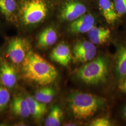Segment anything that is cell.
Masks as SVG:
<instances>
[{
  "mask_svg": "<svg viewBox=\"0 0 126 126\" xmlns=\"http://www.w3.org/2000/svg\"><path fill=\"white\" fill-rule=\"evenodd\" d=\"M16 0H0V10L7 18H10L16 10Z\"/></svg>",
  "mask_w": 126,
  "mask_h": 126,
  "instance_id": "obj_18",
  "label": "cell"
},
{
  "mask_svg": "<svg viewBox=\"0 0 126 126\" xmlns=\"http://www.w3.org/2000/svg\"><path fill=\"white\" fill-rule=\"evenodd\" d=\"M105 99L95 95L75 92L68 98L69 108L76 119L85 120L94 114L105 102Z\"/></svg>",
  "mask_w": 126,
  "mask_h": 126,
  "instance_id": "obj_2",
  "label": "cell"
},
{
  "mask_svg": "<svg viewBox=\"0 0 126 126\" xmlns=\"http://www.w3.org/2000/svg\"><path fill=\"white\" fill-rule=\"evenodd\" d=\"M108 73L107 60L100 57L80 68L77 72L76 77L86 84L98 85L106 81Z\"/></svg>",
  "mask_w": 126,
  "mask_h": 126,
  "instance_id": "obj_3",
  "label": "cell"
},
{
  "mask_svg": "<svg viewBox=\"0 0 126 126\" xmlns=\"http://www.w3.org/2000/svg\"><path fill=\"white\" fill-rule=\"evenodd\" d=\"M10 99V94L8 89L3 86H0V112H1Z\"/></svg>",
  "mask_w": 126,
  "mask_h": 126,
  "instance_id": "obj_21",
  "label": "cell"
},
{
  "mask_svg": "<svg viewBox=\"0 0 126 126\" xmlns=\"http://www.w3.org/2000/svg\"><path fill=\"white\" fill-rule=\"evenodd\" d=\"M47 12L44 0H24L20 10V18L24 25H31L44 20Z\"/></svg>",
  "mask_w": 126,
  "mask_h": 126,
  "instance_id": "obj_4",
  "label": "cell"
},
{
  "mask_svg": "<svg viewBox=\"0 0 126 126\" xmlns=\"http://www.w3.org/2000/svg\"><path fill=\"white\" fill-rule=\"evenodd\" d=\"M120 90L123 93L126 94V77L124 78L122 80L119 86Z\"/></svg>",
  "mask_w": 126,
  "mask_h": 126,
  "instance_id": "obj_24",
  "label": "cell"
},
{
  "mask_svg": "<svg viewBox=\"0 0 126 126\" xmlns=\"http://www.w3.org/2000/svg\"><path fill=\"white\" fill-rule=\"evenodd\" d=\"M63 112L62 109L58 106L51 108L45 122L46 126H58L61 124L63 118Z\"/></svg>",
  "mask_w": 126,
  "mask_h": 126,
  "instance_id": "obj_16",
  "label": "cell"
},
{
  "mask_svg": "<svg viewBox=\"0 0 126 126\" xmlns=\"http://www.w3.org/2000/svg\"><path fill=\"white\" fill-rule=\"evenodd\" d=\"M22 63L24 78L41 86L51 84L58 76V71L53 65L31 50L28 51Z\"/></svg>",
  "mask_w": 126,
  "mask_h": 126,
  "instance_id": "obj_1",
  "label": "cell"
},
{
  "mask_svg": "<svg viewBox=\"0 0 126 126\" xmlns=\"http://www.w3.org/2000/svg\"><path fill=\"white\" fill-rule=\"evenodd\" d=\"M26 41L22 38L16 37L9 42L7 53L10 60L15 63H22L27 55Z\"/></svg>",
  "mask_w": 126,
  "mask_h": 126,
  "instance_id": "obj_5",
  "label": "cell"
},
{
  "mask_svg": "<svg viewBox=\"0 0 126 126\" xmlns=\"http://www.w3.org/2000/svg\"><path fill=\"white\" fill-rule=\"evenodd\" d=\"M25 99L32 116L36 120H40L43 118L47 112L46 104L41 103L31 96H28Z\"/></svg>",
  "mask_w": 126,
  "mask_h": 126,
  "instance_id": "obj_12",
  "label": "cell"
},
{
  "mask_svg": "<svg viewBox=\"0 0 126 126\" xmlns=\"http://www.w3.org/2000/svg\"><path fill=\"white\" fill-rule=\"evenodd\" d=\"M123 115H124V116L125 117V118L126 119V105L125 107V108L123 109Z\"/></svg>",
  "mask_w": 126,
  "mask_h": 126,
  "instance_id": "obj_25",
  "label": "cell"
},
{
  "mask_svg": "<svg viewBox=\"0 0 126 126\" xmlns=\"http://www.w3.org/2000/svg\"><path fill=\"white\" fill-rule=\"evenodd\" d=\"M96 54V50L82 52L73 54L74 59L77 61L81 63H86L92 60Z\"/></svg>",
  "mask_w": 126,
  "mask_h": 126,
  "instance_id": "obj_20",
  "label": "cell"
},
{
  "mask_svg": "<svg viewBox=\"0 0 126 126\" xmlns=\"http://www.w3.org/2000/svg\"><path fill=\"white\" fill-rule=\"evenodd\" d=\"M55 94V90L52 88L45 87L38 90L35 94L34 98L41 103H49L53 99Z\"/></svg>",
  "mask_w": 126,
  "mask_h": 126,
  "instance_id": "obj_17",
  "label": "cell"
},
{
  "mask_svg": "<svg viewBox=\"0 0 126 126\" xmlns=\"http://www.w3.org/2000/svg\"><path fill=\"white\" fill-rule=\"evenodd\" d=\"M67 125H66V126H75V125L74 124H72V123H70V124H67Z\"/></svg>",
  "mask_w": 126,
  "mask_h": 126,
  "instance_id": "obj_26",
  "label": "cell"
},
{
  "mask_svg": "<svg viewBox=\"0 0 126 126\" xmlns=\"http://www.w3.org/2000/svg\"><path fill=\"white\" fill-rule=\"evenodd\" d=\"M96 50L94 45L91 41H81L77 42L73 48L72 52L73 54L82 52Z\"/></svg>",
  "mask_w": 126,
  "mask_h": 126,
  "instance_id": "obj_19",
  "label": "cell"
},
{
  "mask_svg": "<svg viewBox=\"0 0 126 126\" xmlns=\"http://www.w3.org/2000/svg\"><path fill=\"white\" fill-rule=\"evenodd\" d=\"M11 108L14 113L20 117L26 118L31 115L27 100L22 97L17 96L14 99Z\"/></svg>",
  "mask_w": 126,
  "mask_h": 126,
  "instance_id": "obj_15",
  "label": "cell"
},
{
  "mask_svg": "<svg viewBox=\"0 0 126 126\" xmlns=\"http://www.w3.org/2000/svg\"><path fill=\"white\" fill-rule=\"evenodd\" d=\"M99 6L101 13L108 23L113 24L120 20L113 0H99Z\"/></svg>",
  "mask_w": 126,
  "mask_h": 126,
  "instance_id": "obj_9",
  "label": "cell"
},
{
  "mask_svg": "<svg viewBox=\"0 0 126 126\" xmlns=\"http://www.w3.org/2000/svg\"><path fill=\"white\" fill-rule=\"evenodd\" d=\"M90 41L94 45L106 43L111 36L110 30L106 28L94 26L87 32Z\"/></svg>",
  "mask_w": 126,
  "mask_h": 126,
  "instance_id": "obj_11",
  "label": "cell"
},
{
  "mask_svg": "<svg viewBox=\"0 0 126 126\" xmlns=\"http://www.w3.org/2000/svg\"><path fill=\"white\" fill-rule=\"evenodd\" d=\"M16 73L13 66L3 62L0 68V80L6 87H13L16 82Z\"/></svg>",
  "mask_w": 126,
  "mask_h": 126,
  "instance_id": "obj_10",
  "label": "cell"
},
{
  "mask_svg": "<svg viewBox=\"0 0 126 126\" xmlns=\"http://www.w3.org/2000/svg\"><path fill=\"white\" fill-rule=\"evenodd\" d=\"M113 0L120 19L126 17V0Z\"/></svg>",
  "mask_w": 126,
  "mask_h": 126,
  "instance_id": "obj_22",
  "label": "cell"
},
{
  "mask_svg": "<svg viewBox=\"0 0 126 126\" xmlns=\"http://www.w3.org/2000/svg\"><path fill=\"white\" fill-rule=\"evenodd\" d=\"M58 39L56 31L52 27H48L42 32L38 37L37 45L45 48L54 45Z\"/></svg>",
  "mask_w": 126,
  "mask_h": 126,
  "instance_id": "obj_13",
  "label": "cell"
},
{
  "mask_svg": "<svg viewBox=\"0 0 126 126\" xmlns=\"http://www.w3.org/2000/svg\"><path fill=\"white\" fill-rule=\"evenodd\" d=\"M117 52L116 71L117 76L122 80L126 77V45H120Z\"/></svg>",
  "mask_w": 126,
  "mask_h": 126,
  "instance_id": "obj_14",
  "label": "cell"
},
{
  "mask_svg": "<svg viewBox=\"0 0 126 126\" xmlns=\"http://www.w3.org/2000/svg\"><path fill=\"white\" fill-rule=\"evenodd\" d=\"M92 126H109L111 125L110 121L107 118H101L96 119L91 123Z\"/></svg>",
  "mask_w": 126,
  "mask_h": 126,
  "instance_id": "obj_23",
  "label": "cell"
},
{
  "mask_svg": "<svg viewBox=\"0 0 126 126\" xmlns=\"http://www.w3.org/2000/svg\"><path fill=\"white\" fill-rule=\"evenodd\" d=\"M50 57L51 59L63 66H66L72 59V53L70 47L64 43H61L52 50Z\"/></svg>",
  "mask_w": 126,
  "mask_h": 126,
  "instance_id": "obj_8",
  "label": "cell"
},
{
  "mask_svg": "<svg viewBox=\"0 0 126 126\" xmlns=\"http://www.w3.org/2000/svg\"><path fill=\"white\" fill-rule=\"evenodd\" d=\"M87 8L84 4L77 1L66 2L61 12V17L63 20L72 22L86 13Z\"/></svg>",
  "mask_w": 126,
  "mask_h": 126,
  "instance_id": "obj_6",
  "label": "cell"
},
{
  "mask_svg": "<svg viewBox=\"0 0 126 126\" xmlns=\"http://www.w3.org/2000/svg\"><path fill=\"white\" fill-rule=\"evenodd\" d=\"M94 17L90 14H85L72 22L69 26L70 31L73 33H87L94 26Z\"/></svg>",
  "mask_w": 126,
  "mask_h": 126,
  "instance_id": "obj_7",
  "label": "cell"
}]
</instances>
